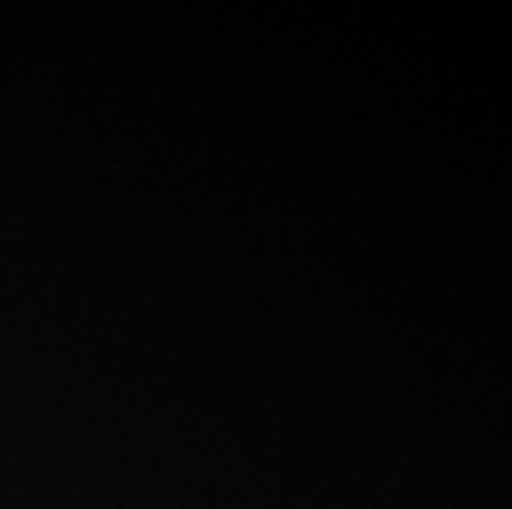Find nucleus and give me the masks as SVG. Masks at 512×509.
I'll list each match as a JSON object with an SVG mask.
<instances>
[]
</instances>
